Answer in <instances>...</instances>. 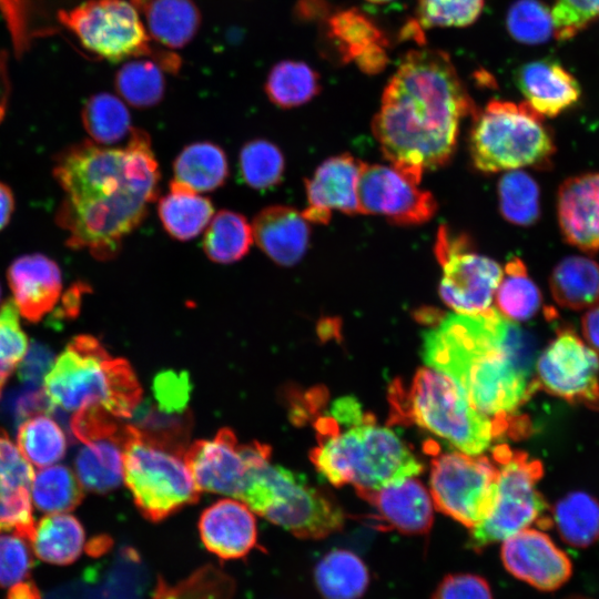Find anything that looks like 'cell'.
<instances>
[{"instance_id": "6da1fadb", "label": "cell", "mask_w": 599, "mask_h": 599, "mask_svg": "<svg viewBox=\"0 0 599 599\" xmlns=\"http://www.w3.org/2000/svg\"><path fill=\"white\" fill-rule=\"evenodd\" d=\"M53 176L63 192L55 222L67 233V245L99 260L115 257L159 193L151 139L134 128L124 148L90 140L63 150Z\"/></svg>"}, {"instance_id": "7a4b0ae2", "label": "cell", "mask_w": 599, "mask_h": 599, "mask_svg": "<svg viewBox=\"0 0 599 599\" xmlns=\"http://www.w3.org/2000/svg\"><path fill=\"white\" fill-rule=\"evenodd\" d=\"M423 358L451 378L477 410L525 434L529 425L514 413L539 388L528 332L494 307L448 314L424 333Z\"/></svg>"}, {"instance_id": "3957f363", "label": "cell", "mask_w": 599, "mask_h": 599, "mask_svg": "<svg viewBox=\"0 0 599 599\" xmlns=\"http://www.w3.org/2000/svg\"><path fill=\"white\" fill-rule=\"evenodd\" d=\"M476 110L447 53L413 50L385 87L373 134L392 165L420 182L450 161L460 121Z\"/></svg>"}, {"instance_id": "277c9868", "label": "cell", "mask_w": 599, "mask_h": 599, "mask_svg": "<svg viewBox=\"0 0 599 599\" xmlns=\"http://www.w3.org/2000/svg\"><path fill=\"white\" fill-rule=\"evenodd\" d=\"M342 430L331 417L315 422L318 445L311 451L316 470L332 485L375 490L423 471L410 448L389 428L366 414Z\"/></svg>"}, {"instance_id": "5b68a950", "label": "cell", "mask_w": 599, "mask_h": 599, "mask_svg": "<svg viewBox=\"0 0 599 599\" xmlns=\"http://www.w3.org/2000/svg\"><path fill=\"white\" fill-rule=\"evenodd\" d=\"M43 382L50 405L70 413L103 408L118 418H128L142 398L131 365L123 358H112L91 335L73 337Z\"/></svg>"}, {"instance_id": "8992f818", "label": "cell", "mask_w": 599, "mask_h": 599, "mask_svg": "<svg viewBox=\"0 0 599 599\" xmlns=\"http://www.w3.org/2000/svg\"><path fill=\"white\" fill-rule=\"evenodd\" d=\"M389 402L393 422L417 424L468 455L481 454L509 428L520 435L511 424L477 410L451 378L434 368H419L408 386L394 382Z\"/></svg>"}, {"instance_id": "52a82bcc", "label": "cell", "mask_w": 599, "mask_h": 599, "mask_svg": "<svg viewBox=\"0 0 599 599\" xmlns=\"http://www.w3.org/2000/svg\"><path fill=\"white\" fill-rule=\"evenodd\" d=\"M254 514L302 539H322L339 531L342 508L303 475L271 460L254 466L240 497Z\"/></svg>"}, {"instance_id": "ba28073f", "label": "cell", "mask_w": 599, "mask_h": 599, "mask_svg": "<svg viewBox=\"0 0 599 599\" xmlns=\"http://www.w3.org/2000/svg\"><path fill=\"white\" fill-rule=\"evenodd\" d=\"M473 116L469 153L483 173L544 166L555 153L542 116L527 102L491 100Z\"/></svg>"}, {"instance_id": "9c48e42d", "label": "cell", "mask_w": 599, "mask_h": 599, "mask_svg": "<svg viewBox=\"0 0 599 599\" xmlns=\"http://www.w3.org/2000/svg\"><path fill=\"white\" fill-rule=\"evenodd\" d=\"M123 479L143 517L158 522L199 500L184 453L160 445L134 425L123 429Z\"/></svg>"}, {"instance_id": "30bf717a", "label": "cell", "mask_w": 599, "mask_h": 599, "mask_svg": "<svg viewBox=\"0 0 599 599\" xmlns=\"http://www.w3.org/2000/svg\"><path fill=\"white\" fill-rule=\"evenodd\" d=\"M57 21L87 51L102 59L118 62L148 57L170 73L180 70L177 54L151 45V37L131 1L84 0L60 10Z\"/></svg>"}, {"instance_id": "8fae6325", "label": "cell", "mask_w": 599, "mask_h": 599, "mask_svg": "<svg viewBox=\"0 0 599 599\" xmlns=\"http://www.w3.org/2000/svg\"><path fill=\"white\" fill-rule=\"evenodd\" d=\"M498 468L496 496L489 515L471 528L469 547L476 551L504 541L537 522L549 527L547 504L537 489L544 474L542 464L526 453L498 445L493 450Z\"/></svg>"}, {"instance_id": "7c38bea8", "label": "cell", "mask_w": 599, "mask_h": 599, "mask_svg": "<svg viewBox=\"0 0 599 599\" xmlns=\"http://www.w3.org/2000/svg\"><path fill=\"white\" fill-rule=\"evenodd\" d=\"M497 479V465L488 457L444 453L432 460L429 494L440 512L471 529L491 511Z\"/></svg>"}, {"instance_id": "4fadbf2b", "label": "cell", "mask_w": 599, "mask_h": 599, "mask_svg": "<svg viewBox=\"0 0 599 599\" xmlns=\"http://www.w3.org/2000/svg\"><path fill=\"white\" fill-rule=\"evenodd\" d=\"M435 255L441 267L439 295L456 313L480 314L490 309L502 270L474 248L470 238L448 226L438 229Z\"/></svg>"}, {"instance_id": "5bb4252c", "label": "cell", "mask_w": 599, "mask_h": 599, "mask_svg": "<svg viewBox=\"0 0 599 599\" xmlns=\"http://www.w3.org/2000/svg\"><path fill=\"white\" fill-rule=\"evenodd\" d=\"M539 388L572 404L599 408V352L561 328L536 361Z\"/></svg>"}, {"instance_id": "9a60e30c", "label": "cell", "mask_w": 599, "mask_h": 599, "mask_svg": "<svg viewBox=\"0 0 599 599\" xmlns=\"http://www.w3.org/2000/svg\"><path fill=\"white\" fill-rule=\"evenodd\" d=\"M271 458V447L238 443L233 430L221 428L212 439L186 447L184 459L199 490L240 499L252 467Z\"/></svg>"}, {"instance_id": "2e32d148", "label": "cell", "mask_w": 599, "mask_h": 599, "mask_svg": "<svg viewBox=\"0 0 599 599\" xmlns=\"http://www.w3.org/2000/svg\"><path fill=\"white\" fill-rule=\"evenodd\" d=\"M395 166L364 163L357 184L359 214L383 215L397 225H419L437 211L434 195Z\"/></svg>"}, {"instance_id": "e0dca14e", "label": "cell", "mask_w": 599, "mask_h": 599, "mask_svg": "<svg viewBox=\"0 0 599 599\" xmlns=\"http://www.w3.org/2000/svg\"><path fill=\"white\" fill-rule=\"evenodd\" d=\"M500 555L514 577L542 591L560 588L572 575L569 557L538 529L526 528L504 540Z\"/></svg>"}, {"instance_id": "ac0fdd59", "label": "cell", "mask_w": 599, "mask_h": 599, "mask_svg": "<svg viewBox=\"0 0 599 599\" xmlns=\"http://www.w3.org/2000/svg\"><path fill=\"white\" fill-rule=\"evenodd\" d=\"M364 162L349 153L323 161L305 180L307 207L302 212L309 223L327 224L332 212L359 214L357 184Z\"/></svg>"}, {"instance_id": "d6986e66", "label": "cell", "mask_w": 599, "mask_h": 599, "mask_svg": "<svg viewBox=\"0 0 599 599\" xmlns=\"http://www.w3.org/2000/svg\"><path fill=\"white\" fill-rule=\"evenodd\" d=\"M7 280L19 314L31 323H38L51 313L62 293L58 263L41 253L13 260L8 267Z\"/></svg>"}, {"instance_id": "ffe728a7", "label": "cell", "mask_w": 599, "mask_h": 599, "mask_svg": "<svg viewBox=\"0 0 599 599\" xmlns=\"http://www.w3.org/2000/svg\"><path fill=\"white\" fill-rule=\"evenodd\" d=\"M33 469L6 432L0 429V532L12 531L31 542Z\"/></svg>"}, {"instance_id": "44dd1931", "label": "cell", "mask_w": 599, "mask_h": 599, "mask_svg": "<svg viewBox=\"0 0 599 599\" xmlns=\"http://www.w3.org/2000/svg\"><path fill=\"white\" fill-rule=\"evenodd\" d=\"M197 527L204 547L223 560L244 558L257 546L254 512L238 499L224 498L210 505Z\"/></svg>"}, {"instance_id": "7402d4cb", "label": "cell", "mask_w": 599, "mask_h": 599, "mask_svg": "<svg viewBox=\"0 0 599 599\" xmlns=\"http://www.w3.org/2000/svg\"><path fill=\"white\" fill-rule=\"evenodd\" d=\"M557 215L564 238L585 252L599 251V172L565 180L559 186Z\"/></svg>"}, {"instance_id": "603a6c76", "label": "cell", "mask_w": 599, "mask_h": 599, "mask_svg": "<svg viewBox=\"0 0 599 599\" xmlns=\"http://www.w3.org/2000/svg\"><path fill=\"white\" fill-rule=\"evenodd\" d=\"M390 527L406 535H425L433 525V500L426 487L409 477L375 490L357 491Z\"/></svg>"}, {"instance_id": "cb8c5ba5", "label": "cell", "mask_w": 599, "mask_h": 599, "mask_svg": "<svg viewBox=\"0 0 599 599\" xmlns=\"http://www.w3.org/2000/svg\"><path fill=\"white\" fill-rule=\"evenodd\" d=\"M309 222L294 207L271 205L253 220V237L277 265L293 266L305 255L311 238Z\"/></svg>"}, {"instance_id": "d4e9b609", "label": "cell", "mask_w": 599, "mask_h": 599, "mask_svg": "<svg viewBox=\"0 0 599 599\" xmlns=\"http://www.w3.org/2000/svg\"><path fill=\"white\" fill-rule=\"evenodd\" d=\"M515 79L526 102L541 116H556L580 98L577 80L560 63L550 59L522 64Z\"/></svg>"}, {"instance_id": "484cf974", "label": "cell", "mask_w": 599, "mask_h": 599, "mask_svg": "<svg viewBox=\"0 0 599 599\" xmlns=\"http://www.w3.org/2000/svg\"><path fill=\"white\" fill-rule=\"evenodd\" d=\"M130 1L145 16L151 39L169 49L185 47L201 26V13L193 0Z\"/></svg>"}, {"instance_id": "4316f807", "label": "cell", "mask_w": 599, "mask_h": 599, "mask_svg": "<svg viewBox=\"0 0 599 599\" xmlns=\"http://www.w3.org/2000/svg\"><path fill=\"white\" fill-rule=\"evenodd\" d=\"M122 441L123 430L118 436L83 443L74 460L75 475L83 488L106 494L120 486L123 479Z\"/></svg>"}, {"instance_id": "83f0119b", "label": "cell", "mask_w": 599, "mask_h": 599, "mask_svg": "<svg viewBox=\"0 0 599 599\" xmlns=\"http://www.w3.org/2000/svg\"><path fill=\"white\" fill-rule=\"evenodd\" d=\"M158 214L170 236L189 241L206 229L214 209L207 197L172 180L170 192L159 202Z\"/></svg>"}, {"instance_id": "f1b7e54d", "label": "cell", "mask_w": 599, "mask_h": 599, "mask_svg": "<svg viewBox=\"0 0 599 599\" xmlns=\"http://www.w3.org/2000/svg\"><path fill=\"white\" fill-rule=\"evenodd\" d=\"M84 544L85 534L81 522L64 512L42 517L35 524L30 542L37 558L58 566L73 564L82 554Z\"/></svg>"}, {"instance_id": "f546056e", "label": "cell", "mask_w": 599, "mask_h": 599, "mask_svg": "<svg viewBox=\"0 0 599 599\" xmlns=\"http://www.w3.org/2000/svg\"><path fill=\"white\" fill-rule=\"evenodd\" d=\"M549 286L560 306L590 308L599 303V264L586 256H568L552 270Z\"/></svg>"}, {"instance_id": "4dcf8cb0", "label": "cell", "mask_w": 599, "mask_h": 599, "mask_svg": "<svg viewBox=\"0 0 599 599\" xmlns=\"http://www.w3.org/2000/svg\"><path fill=\"white\" fill-rule=\"evenodd\" d=\"M314 579L324 599H358L368 587L369 573L357 555L334 549L318 561Z\"/></svg>"}, {"instance_id": "1f68e13d", "label": "cell", "mask_w": 599, "mask_h": 599, "mask_svg": "<svg viewBox=\"0 0 599 599\" xmlns=\"http://www.w3.org/2000/svg\"><path fill=\"white\" fill-rule=\"evenodd\" d=\"M174 181L194 192H210L222 186L229 176L225 152L211 142L186 145L173 164Z\"/></svg>"}, {"instance_id": "d6a6232c", "label": "cell", "mask_w": 599, "mask_h": 599, "mask_svg": "<svg viewBox=\"0 0 599 599\" xmlns=\"http://www.w3.org/2000/svg\"><path fill=\"white\" fill-rule=\"evenodd\" d=\"M552 520L566 544L589 547L599 539V500L585 491H571L555 504Z\"/></svg>"}, {"instance_id": "836d02e7", "label": "cell", "mask_w": 599, "mask_h": 599, "mask_svg": "<svg viewBox=\"0 0 599 599\" xmlns=\"http://www.w3.org/2000/svg\"><path fill=\"white\" fill-rule=\"evenodd\" d=\"M494 300L497 311L512 322L528 321L538 313L542 303L540 290L519 257L506 263Z\"/></svg>"}, {"instance_id": "e575fe53", "label": "cell", "mask_w": 599, "mask_h": 599, "mask_svg": "<svg viewBox=\"0 0 599 599\" xmlns=\"http://www.w3.org/2000/svg\"><path fill=\"white\" fill-rule=\"evenodd\" d=\"M264 89L274 105L292 109L307 103L319 93V75L305 62L284 60L270 70Z\"/></svg>"}, {"instance_id": "d590c367", "label": "cell", "mask_w": 599, "mask_h": 599, "mask_svg": "<svg viewBox=\"0 0 599 599\" xmlns=\"http://www.w3.org/2000/svg\"><path fill=\"white\" fill-rule=\"evenodd\" d=\"M254 241L252 225L240 213L223 210L213 216L203 237L206 256L220 264L243 258Z\"/></svg>"}, {"instance_id": "8d00e7d4", "label": "cell", "mask_w": 599, "mask_h": 599, "mask_svg": "<svg viewBox=\"0 0 599 599\" xmlns=\"http://www.w3.org/2000/svg\"><path fill=\"white\" fill-rule=\"evenodd\" d=\"M327 35L342 61H356L387 41L373 20L357 9L339 11L327 20Z\"/></svg>"}, {"instance_id": "74e56055", "label": "cell", "mask_w": 599, "mask_h": 599, "mask_svg": "<svg viewBox=\"0 0 599 599\" xmlns=\"http://www.w3.org/2000/svg\"><path fill=\"white\" fill-rule=\"evenodd\" d=\"M83 497V486L65 466H48L33 476L32 504L47 515L71 511L81 504Z\"/></svg>"}, {"instance_id": "f35d334b", "label": "cell", "mask_w": 599, "mask_h": 599, "mask_svg": "<svg viewBox=\"0 0 599 599\" xmlns=\"http://www.w3.org/2000/svg\"><path fill=\"white\" fill-rule=\"evenodd\" d=\"M17 447L29 463L44 468L64 457L67 438L59 424L42 413L30 416L20 424Z\"/></svg>"}, {"instance_id": "ab89813d", "label": "cell", "mask_w": 599, "mask_h": 599, "mask_svg": "<svg viewBox=\"0 0 599 599\" xmlns=\"http://www.w3.org/2000/svg\"><path fill=\"white\" fill-rule=\"evenodd\" d=\"M81 119L91 141L104 146L119 143L133 129L126 105L108 92L90 97L83 105Z\"/></svg>"}, {"instance_id": "60d3db41", "label": "cell", "mask_w": 599, "mask_h": 599, "mask_svg": "<svg viewBox=\"0 0 599 599\" xmlns=\"http://www.w3.org/2000/svg\"><path fill=\"white\" fill-rule=\"evenodd\" d=\"M114 85L128 104L138 109L154 106L165 92L163 69L149 58L129 61L118 70Z\"/></svg>"}, {"instance_id": "b9f144b4", "label": "cell", "mask_w": 599, "mask_h": 599, "mask_svg": "<svg viewBox=\"0 0 599 599\" xmlns=\"http://www.w3.org/2000/svg\"><path fill=\"white\" fill-rule=\"evenodd\" d=\"M540 192L536 181L526 172L511 170L498 182V203L508 222L528 226L540 215Z\"/></svg>"}, {"instance_id": "7bdbcfd3", "label": "cell", "mask_w": 599, "mask_h": 599, "mask_svg": "<svg viewBox=\"0 0 599 599\" xmlns=\"http://www.w3.org/2000/svg\"><path fill=\"white\" fill-rule=\"evenodd\" d=\"M243 181L255 190H268L283 179L285 160L282 151L263 139L252 140L243 145L238 158Z\"/></svg>"}, {"instance_id": "ee69618b", "label": "cell", "mask_w": 599, "mask_h": 599, "mask_svg": "<svg viewBox=\"0 0 599 599\" xmlns=\"http://www.w3.org/2000/svg\"><path fill=\"white\" fill-rule=\"evenodd\" d=\"M507 30L518 42L539 44L554 34L552 18L539 0H517L507 12Z\"/></svg>"}, {"instance_id": "f6af8a7d", "label": "cell", "mask_w": 599, "mask_h": 599, "mask_svg": "<svg viewBox=\"0 0 599 599\" xmlns=\"http://www.w3.org/2000/svg\"><path fill=\"white\" fill-rule=\"evenodd\" d=\"M19 315L12 298L0 306V398L7 380L29 347Z\"/></svg>"}, {"instance_id": "bcb514c9", "label": "cell", "mask_w": 599, "mask_h": 599, "mask_svg": "<svg viewBox=\"0 0 599 599\" xmlns=\"http://www.w3.org/2000/svg\"><path fill=\"white\" fill-rule=\"evenodd\" d=\"M484 0H418V23L423 28L466 27L480 14Z\"/></svg>"}, {"instance_id": "7dc6e473", "label": "cell", "mask_w": 599, "mask_h": 599, "mask_svg": "<svg viewBox=\"0 0 599 599\" xmlns=\"http://www.w3.org/2000/svg\"><path fill=\"white\" fill-rule=\"evenodd\" d=\"M29 545L17 534L0 535V588L27 581L33 565Z\"/></svg>"}, {"instance_id": "c3c4849f", "label": "cell", "mask_w": 599, "mask_h": 599, "mask_svg": "<svg viewBox=\"0 0 599 599\" xmlns=\"http://www.w3.org/2000/svg\"><path fill=\"white\" fill-rule=\"evenodd\" d=\"M550 13L554 35L569 39L599 18V0H555Z\"/></svg>"}, {"instance_id": "681fc988", "label": "cell", "mask_w": 599, "mask_h": 599, "mask_svg": "<svg viewBox=\"0 0 599 599\" xmlns=\"http://www.w3.org/2000/svg\"><path fill=\"white\" fill-rule=\"evenodd\" d=\"M152 388L156 408L164 413L179 414L186 408L192 385L186 372L167 369L154 377Z\"/></svg>"}, {"instance_id": "f907efd6", "label": "cell", "mask_w": 599, "mask_h": 599, "mask_svg": "<svg viewBox=\"0 0 599 599\" xmlns=\"http://www.w3.org/2000/svg\"><path fill=\"white\" fill-rule=\"evenodd\" d=\"M433 599H493V593L484 578L471 573H455L440 581Z\"/></svg>"}, {"instance_id": "816d5d0a", "label": "cell", "mask_w": 599, "mask_h": 599, "mask_svg": "<svg viewBox=\"0 0 599 599\" xmlns=\"http://www.w3.org/2000/svg\"><path fill=\"white\" fill-rule=\"evenodd\" d=\"M54 362L52 352L44 345L32 343L18 366L21 382L35 388L43 382Z\"/></svg>"}, {"instance_id": "f5cc1de1", "label": "cell", "mask_w": 599, "mask_h": 599, "mask_svg": "<svg viewBox=\"0 0 599 599\" xmlns=\"http://www.w3.org/2000/svg\"><path fill=\"white\" fill-rule=\"evenodd\" d=\"M581 328L587 344L599 352V303L582 316Z\"/></svg>"}, {"instance_id": "db71d44e", "label": "cell", "mask_w": 599, "mask_h": 599, "mask_svg": "<svg viewBox=\"0 0 599 599\" xmlns=\"http://www.w3.org/2000/svg\"><path fill=\"white\" fill-rule=\"evenodd\" d=\"M11 85L8 68V53L0 50V122L6 115Z\"/></svg>"}, {"instance_id": "11a10c76", "label": "cell", "mask_w": 599, "mask_h": 599, "mask_svg": "<svg viewBox=\"0 0 599 599\" xmlns=\"http://www.w3.org/2000/svg\"><path fill=\"white\" fill-rule=\"evenodd\" d=\"M88 286L83 284L74 285L63 298V307L60 308V317L69 318L78 314L80 309L81 296L88 292Z\"/></svg>"}, {"instance_id": "9f6ffc18", "label": "cell", "mask_w": 599, "mask_h": 599, "mask_svg": "<svg viewBox=\"0 0 599 599\" xmlns=\"http://www.w3.org/2000/svg\"><path fill=\"white\" fill-rule=\"evenodd\" d=\"M14 211V196L11 189L0 181V231L3 230L11 220Z\"/></svg>"}, {"instance_id": "6f0895ef", "label": "cell", "mask_w": 599, "mask_h": 599, "mask_svg": "<svg viewBox=\"0 0 599 599\" xmlns=\"http://www.w3.org/2000/svg\"><path fill=\"white\" fill-rule=\"evenodd\" d=\"M8 599H40V593L33 582L23 581L9 588Z\"/></svg>"}, {"instance_id": "680465c9", "label": "cell", "mask_w": 599, "mask_h": 599, "mask_svg": "<svg viewBox=\"0 0 599 599\" xmlns=\"http://www.w3.org/2000/svg\"><path fill=\"white\" fill-rule=\"evenodd\" d=\"M369 2H373V3H385V2H389L392 0H367Z\"/></svg>"}, {"instance_id": "91938a15", "label": "cell", "mask_w": 599, "mask_h": 599, "mask_svg": "<svg viewBox=\"0 0 599 599\" xmlns=\"http://www.w3.org/2000/svg\"><path fill=\"white\" fill-rule=\"evenodd\" d=\"M567 599H587V598H582V597H570V598H567Z\"/></svg>"}, {"instance_id": "94428289", "label": "cell", "mask_w": 599, "mask_h": 599, "mask_svg": "<svg viewBox=\"0 0 599 599\" xmlns=\"http://www.w3.org/2000/svg\"><path fill=\"white\" fill-rule=\"evenodd\" d=\"M1 297H2V288H1V284H0V304H1Z\"/></svg>"}]
</instances>
